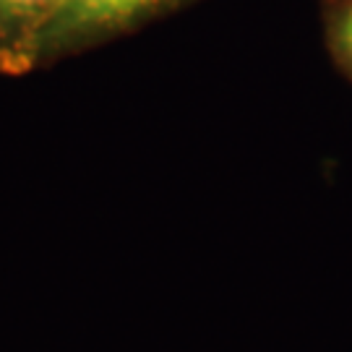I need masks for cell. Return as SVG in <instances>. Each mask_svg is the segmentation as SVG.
I'll return each instance as SVG.
<instances>
[{
    "label": "cell",
    "mask_w": 352,
    "mask_h": 352,
    "mask_svg": "<svg viewBox=\"0 0 352 352\" xmlns=\"http://www.w3.org/2000/svg\"><path fill=\"white\" fill-rule=\"evenodd\" d=\"M334 50H337V58L342 60V65L347 71H352V3L337 19V26H334Z\"/></svg>",
    "instance_id": "cell-3"
},
{
    "label": "cell",
    "mask_w": 352,
    "mask_h": 352,
    "mask_svg": "<svg viewBox=\"0 0 352 352\" xmlns=\"http://www.w3.org/2000/svg\"><path fill=\"white\" fill-rule=\"evenodd\" d=\"M63 0H0V42L11 50H39L42 34Z\"/></svg>",
    "instance_id": "cell-2"
},
{
    "label": "cell",
    "mask_w": 352,
    "mask_h": 352,
    "mask_svg": "<svg viewBox=\"0 0 352 352\" xmlns=\"http://www.w3.org/2000/svg\"><path fill=\"white\" fill-rule=\"evenodd\" d=\"M164 3L173 0H63L47 32L42 34L39 47L47 42H65L126 26L144 13L157 11Z\"/></svg>",
    "instance_id": "cell-1"
}]
</instances>
